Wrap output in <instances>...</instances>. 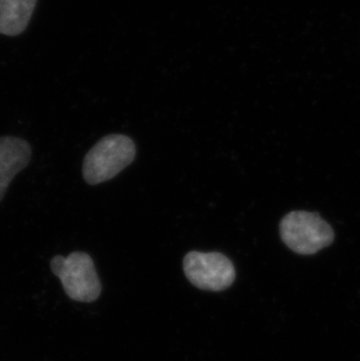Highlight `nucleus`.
Wrapping results in <instances>:
<instances>
[{"mask_svg": "<svg viewBox=\"0 0 360 361\" xmlns=\"http://www.w3.org/2000/svg\"><path fill=\"white\" fill-rule=\"evenodd\" d=\"M184 273L191 284L206 291H222L234 283L235 267L221 252H187L183 261Z\"/></svg>", "mask_w": 360, "mask_h": 361, "instance_id": "nucleus-4", "label": "nucleus"}, {"mask_svg": "<svg viewBox=\"0 0 360 361\" xmlns=\"http://www.w3.org/2000/svg\"><path fill=\"white\" fill-rule=\"evenodd\" d=\"M51 269L71 300L92 303L101 295L102 284L96 273L94 261L87 252H74L67 257L54 256L51 259Z\"/></svg>", "mask_w": 360, "mask_h": 361, "instance_id": "nucleus-3", "label": "nucleus"}, {"mask_svg": "<svg viewBox=\"0 0 360 361\" xmlns=\"http://www.w3.org/2000/svg\"><path fill=\"white\" fill-rule=\"evenodd\" d=\"M37 0H0V35L18 37L26 31Z\"/></svg>", "mask_w": 360, "mask_h": 361, "instance_id": "nucleus-6", "label": "nucleus"}, {"mask_svg": "<svg viewBox=\"0 0 360 361\" xmlns=\"http://www.w3.org/2000/svg\"><path fill=\"white\" fill-rule=\"evenodd\" d=\"M136 157V145L130 137L109 135L90 149L82 167L85 183L97 185L110 180Z\"/></svg>", "mask_w": 360, "mask_h": 361, "instance_id": "nucleus-2", "label": "nucleus"}, {"mask_svg": "<svg viewBox=\"0 0 360 361\" xmlns=\"http://www.w3.org/2000/svg\"><path fill=\"white\" fill-rule=\"evenodd\" d=\"M32 147L28 140L14 136L0 137V202L14 178L31 161Z\"/></svg>", "mask_w": 360, "mask_h": 361, "instance_id": "nucleus-5", "label": "nucleus"}, {"mask_svg": "<svg viewBox=\"0 0 360 361\" xmlns=\"http://www.w3.org/2000/svg\"><path fill=\"white\" fill-rule=\"evenodd\" d=\"M280 236L290 250L299 255H313L332 245L335 232L318 213L292 211L280 222Z\"/></svg>", "mask_w": 360, "mask_h": 361, "instance_id": "nucleus-1", "label": "nucleus"}]
</instances>
